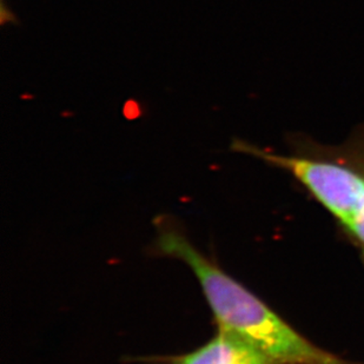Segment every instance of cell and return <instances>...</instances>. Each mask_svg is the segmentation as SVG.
<instances>
[{
    "instance_id": "6da1fadb",
    "label": "cell",
    "mask_w": 364,
    "mask_h": 364,
    "mask_svg": "<svg viewBox=\"0 0 364 364\" xmlns=\"http://www.w3.org/2000/svg\"><path fill=\"white\" fill-rule=\"evenodd\" d=\"M163 255L189 265L220 330L241 337L272 364H351L321 349L289 326L257 296L225 274L171 228L159 232Z\"/></svg>"
},
{
    "instance_id": "7a4b0ae2",
    "label": "cell",
    "mask_w": 364,
    "mask_h": 364,
    "mask_svg": "<svg viewBox=\"0 0 364 364\" xmlns=\"http://www.w3.org/2000/svg\"><path fill=\"white\" fill-rule=\"evenodd\" d=\"M178 364H272L241 337L220 330L209 343L186 355Z\"/></svg>"
},
{
    "instance_id": "3957f363",
    "label": "cell",
    "mask_w": 364,
    "mask_h": 364,
    "mask_svg": "<svg viewBox=\"0 0 364 364\" xmlns=\"http://www.w3.org/2000/svg\"><path fill=\"white\" fill-rule=\"evenodd\" d=\"M347 228L358 241L364 244V202Z\"/></svg>"
},
{
    "instance_id": "277c9868",
    "label": "cell",
    "mask_w": 364,
    "mask_h": 364,
    "mask_svg": "<svg viewBox=\"0 0 364 364\" xmlns=\"http://www.w3.org/2000/svg\"><path fill=\"white\" fill-rule=\"evenodd\" d=\"M363 257H364V251H363Z\"/></svg>"
}]
</instances>
